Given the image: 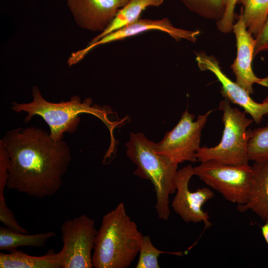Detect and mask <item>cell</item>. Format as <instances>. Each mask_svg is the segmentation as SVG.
<instances>
[{
	"instance_id": "7c38bea8",
	"label": "cell",
	"mask_w": 268,
	"mask_h": 268,
	"mask_svg": "<svg viewBox=\"0 0 268 268\" xmlns=\"http://www.w3.org/2000/svg\"><path fill=\"white\" fill-rule=\"evenodd\" d=\"M232 31L236 40L237 53L230 67L236 76V82L250 95L254 93L255 83L268 88V76L260 78L253 71L255 39L247 29L241 12L233 25Z\"/></svg>"
},
{
	"instance_id": "8992f818",
	"label": "cell",
	"mask_w": 268,
	"mask_h": 268,
	"mask_svg": "<svg viewBox=\"0 0 268 268\" xmlns=\"http://www.w3.org/2000/svg\"><path fill=\"white\" fill-rule=\"evenodd\" d=\"M194 170L195 175L227 201L238 205L246 203L253 176L252 166L208 161L194 167Z\"/></svg>"
},
{
	"instance_id": "52a82bcc",
	"label": "cell",
	"mask_w": 268,
	"mask_h": 268,
	"mask_svg": "<svg viewBox=\"0 0 268 268\" xmlns=\"http://www.w3.org/2000/svg\"><path fill=\"white\" fill-rule=\"evenodd\" d=\"M212 112L209 110L200 115L194 121L195 116L187 110L184 111L173 129L167 132L160 142L156 143L157 152L177 165L185 161L197 162L202 130Z\"/></svg>"
},
{
	"instance_id": "4fadbf2b",
	"label": "cell",
	"mask_w": 268,
	"mask_h": 268,
	"mask_svg": "<svg viewBox=\"0 0 268 268\" xmlns=\"http://www.w3.org/2000/svg\"><path fill=\"white\" fill-rule=\"evenodd\" d=\"M129 0H67L78 24L93 31L103 32Z\"/></svg>"
},
{
	"instance_id": "3957f363",
	"label": "cell",
	"mask_w": 268,
	"mask_h": 268,
	"mask_svg": "<svg viewBox=\"0 0 268 268\" xmlns=\"http://www.w3.org/2000/svg\"><path fill=\"white\" fill-rule=\"evenodd\" d=\"M143 235L120 202L105 214L97 230L92 254L95 268H126L138 254Z\"/></svg>"
},
{
	"instance_id": "30bf717a",
	"label": "cell",
	"mask_w": 268,
	"mask_h": 268,
	"mask_svg": "<svg viewBox=\"0 0 268 268\" xmlns=\"http://www.w3.org/2000/svg\"><path fill=\"white\" fill-rule=\"evenodd\" d=\"M196 60L200 70L213 73L221 85V93L224 98L242 107L256 124L268 115V96L261 102L255 101L244 88L233 81L222 70L218 60L204 52L196 54Z\"/></svg>"
},
{
	"instance_id": "e0dca14e",
	"label": "cell",
	"mask_w": 268,
	"mask_h": 268,
	"mask_svg": "<svg viewBox=\"0 0 268 268\" xmlns=\"http://www.w3.org/2000/svg\"><path fill=\"white\" fill-rule=\"evenodd\" d=\"M54 231L28 234L14 231L7 227H0V249L11 252L20 247H45L47 242L56 236Z\"/></svg>"
},
{
	"instance_id": "d6986e66",
	"label": "cell",
	"mask_w": 268,
	"mask_h": 268,
	"mask_svg": "<svg viewBox=\"0 0 268 268\" xmlns=\"http://www.w3.org/2000/svg\"><path fill=\"white\" fill-rule=\"evenodd\" d=\"M191 11L208 20L216 22L224 13L223 0H180Z\"/></svg>"
},
{
	"instance_id": "9c48e42d",
	"label": "cell",
	"mask_w": 268,
	"mask_h": 268,
	"mask_svg": "<svg viewBox=\"0 0 268 268\" xmlns=\"http://www.w3.org/2000/svg\"><path fill=\"white\" fill-rule=\"evenodd\" d=\"M195 175L194 167L188 165L178 170L176 180V194L172 200L173 210L186 223H198L202 222L205 229L209 228L212 223L207 212L203 210V204L212 199L214 195L208 188L202 187L194 192L190 190L189 184Z\"/></svg>"
},
{
	"instance_id": "5b68a950",
	"label": "cell",
	"mask_w": 268,
	"mask_h": 268,
	"mask_svg": "<svg viewBox=\"0 0 268 268\" xmlns=\"http://www.w3.org/2000/svg\"><path fill=\"white\" fill-rule=\"evenodd\" d=\"M218 109L223 112L224 128L221 140L214 147H201L197 152V160L231 165L249 164L247 146L252 130L247 128L253 120L246 117L245 112L232 107L225 98L220 102Z\"/></svg>"
},
{
	"instance_id": "603a6c76",
	"label": "cell",
	"mask_w": 268,
	"mask_h": 268,
	"mask_svg": "<svg viewBox=\"0 0 268 268\" xmlns=\"http://www.w3.org/2000/svg\"><path fill=\"white\" fill-rule=\"evenodd\" d=\"M9 157L2 143L0 142V197H4V190L7 187L8 178Z\"/></svg>"
},
{
	"instance_id": "ac0fdd59",
	"label": "cell",
	"mask_w": 268,
	"mask_h": 268,
	"mask_svg": "<svg viewBox=\"0 0 268 268\" xmlns=\"http://www.w3.org/2000/svg\"><path fill=\"white\" fill-rule=\"evenodd\" d=\"M248 31L255 38L260 32L268 15V0H237Z\"/></svg>"
},
{
	"instance_id": "ba28073f",
	"label": "cell",
	"mask_w": 268,
	"mask_h": 268,
	"mask_svg": "<svg viewBox=\"0 0 268 268\" xmlns=\"http://www.w3.org/2000/svg\"><path fill=\"white\" fill-rule=\"evenodd\" d=\"M63 243L62 268H91L92 251L97 230L95 221L85 214L69 219L61 227Z\"/></svg>"
},
{
	"instance_id": "277c9868",
	"label": "cell",
	"mask_w": 268,
	"mask_h": 268,
	"mask_svg": "<svg viewBox=\"0 0 268 268\" xmlns=\"http://www.w3.org/2000/svg\"><path fill=\"white\" fill-rule=\"evenodd\" d=\"M156 142L142 133H131L126 143L127 156L136 165L134 174L150 180L156 194L155 206L160 219L170 215L169 197L176 192L178 165L157 152Z\"/></svg>"
},
{
	"instance_id": "44dd1931",
	"label": "cell",
	"mask_w": 268,
	"mask_h": 268,
	"mask_svg": "<svg viewBox=\"0 0 268 268\" xmlns=\"http://www.w3.org/2000/svg\"><path fill=\"white\" fill-rule=\"evenodd\" d=\"M162 253H168L160 251L156 248L152 244L148 236H143L140 249L139 258L136 266V268H160L158 259Z\"/></svg>"
},
{
	"instance_id": "8fae6325",
	"label": "cell",
	"mask_w": 268,
	"mask_h": 268,
	"mask_svg": "<svg viewBox=\"0 0 268 268\" xmlns=\"http://www.w3.org/2000/svg\"><path fill=\"white\" fill-rule=\"evenodd\" d=\"M160 30L170 35L176 41L184 39L195 42L200 34L199 30H187L174 27L167 18L160 20L139 19L89 44L85 48L72 53L68 59L69 66L81 61L92 49L102 44L123 40L149 30Z\"/></svg>"
},
{
	"instance_id": "7a4b0ae2",
	"label": "cell",
	"mask_w": 268,
	"mask_h": 268,
	"mask_svg": "<svg viewBox=\"0 0 268 268\" xmlns=\"http://www.w3.org/2000/svg\"><path fill=\"white\" fill-rule=\"evenodd\" d=\"M33 100L29 103L12 102L11 109L16 113H27L24 118L26 123L35 116L41 117L50 128V135L56 141L63 139L65 133L72 134L77 129L80 122V115L88 114L98 118L108 128L111 137L108 152H114L115 147L114 130L123 121H113L110 116L114 113L108 106L92 104L91 98L81 101L80 97L72 96L69 100L53 103L43 97L38 87L34 86L32 90Z\"/></svg>"
},
{
	"instance_id": "9a60e30c",
	"label": "cell",
	"mask_w": 268,
	"mask_h": 268,
	"mask_svg": "<svg viewBox=\"0 0 268 268\" xmlns=\"http://www.w3.org/2000/svg\"><path fill=\"white\" fill-rule=\"evenodd\" d=\"M61 252L53 250L42 256L29 255L17 249L9 253H0V268H62Z\"/></svg>"
},
{
	"instance_id": "2e32d148",
	"label": "cell",
	"mask_w": 268,
	"mask_h": 268,
	"mask_svg": "<svg viewBox=\"0 0 268 268\" xmlns=\"http://www.w3.org/2000/svg\"><path fill=\"white\" fill-rule=\"evenodd\" d=\"M164 0H129L127 4L121 8L108 26L92 39L93 43L105 36L117 30L140 19L142 12L148 6H158Z\"/></svg>"
},
{
	"instance_id": "7402d4cb",
	"label": "cell",
	"mask_w": 268,
	"mask_h": 268,
	"mask_svg": "<svg viewBox=\"0 0 268 268\" xmlns=\"http://www.w3.org/2000/svg\"><path fill=\"white\" fill-rule=\"evenodd\" d=\"M225 11L222 18L216 22L217 29L225 34L232 31L235 18V7L237 0H223Z\"/></svg>"
},
{
	"instance_id": "ffe728a7",
	"label": "cell",
	"mask_w": 268,
	"mask_h": 268,
	"mask_svg": "<svg viewBox=\"0 0 268 268\" xmlns=\"http://www.w3.org/2000/svg\"><path fill=\"white\" fill-rule=\"evenodd\" d=\"M247 155L249 160L254 162L268 159V124L252 131Z\"/></svg>"
},
{
	"instance_id": "cb8c5ba5",
	"label": "cell",
	"mask_w": 268,
	"mask_h": 268,
	"mask_svg": "<svg viewBox=\"0 0 268 268\" xmlns=\"http://www.w3.org/2000/svg\"><path fill=\"white\" fill-rule=\"evenodd\" d=\"M255 39L254 57L261 52L268 51V15L262 29Z\"/></svg>"
},
{
	"instance_id": "d4e9b609",
	"label": "cell",
	"mask_w": 268,
	"mask_h": 268,
	"mask_svg": "<svg viewBox=\"0 0 268 268\" xmlns=\"http://www.w3.org/2000/svg\"><path fill=\"white\" fill-rule=\"evenodd\" d=\"M261 228L263 236L268 245V219L265 220V223L261 226Z\"/></svg>"
},
{
	"instance_id": "6da1fadb",
	"label": "cell",
	"mask_w": 268,
	"mask_h": 268,
	"mask_svg": "<svg viewBox=\"0 0 268 268\" xmlns=\"http://www.w3.org/2000/svg\"><path fill=\"white\" fill-rule=\"evenodd\" d=\"M9 157L7 187L32 197L51 196L60 189L71 160L63 139L31 126L8 131L0 140Z\"/></svg>"
},
{
	"instance_id": "5bb4252c",
	"label": "cell",
	"mask_w": 268,
	"mask_h": 268,
	"mask_svg": "<svg viewBox=\"0 0 268 268\" xmlns=\"http://www.w3.org/2000/svg\"><path fill=\"white\" fill-rule=\"evenodd\" d=\"M253 176L246 203L238 205V211L251 210L263 220L268 219V159L255 162Z\"/></svg>"
}]
</instances>
